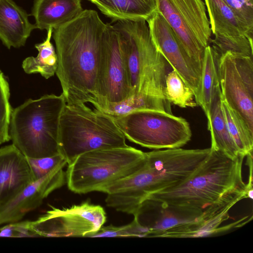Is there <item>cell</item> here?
I'll list each match as a JSON object with an SVG mask.
<instances>
[{
  "label": "cell",
  "mask_w": 253,
  "mask_h": 253,
  "mask_svg": "<svg viewBox=\"0 0 253 253\" xmlns=\"http://www.w3.org/2000/svg\"><path fill=\"white\" fill-rule=\"evenodd\" d=\"M26 11L12 0H0V40L8 49L24 46L33 30Z\"/></svg>",
  "instance_id": "cell-16"
},
{
  "label": "cell",
  "mask_w": 253,
  "mask_h": 253,
  "mask_svg": "<svg viewBox=\"0 0 253 253\" xmlns=\"http://www.w3.org/2000/svg\"><path fill=\"white\" fill-rule=\"evenodd\" d=\"M47 31L45 40L35 45L38 50V55L27 57L22 64L26 73H39L45 79L50 78L55 74L58 64L57 54L50 42L53 29L50 28Z\"/></svg>",
  "instance_id": "cell-24"
},
{
  "label": "cell",
  "mask_w": 253,
  "mask_h": 253,
  "mask_svg": "<svg viewBox=\"0 0 253 253\" xmlns=\"http://www.w3.org/2000/svg\"><path fill=\"white\" fill-rule=\"evenodd\" d=\"M31 221H17L13 223L14 237H38L31 226Z\"/></svg>",
  "instance_id": "cell-32"
},
{
  "label": "cell",
  "mask_w": 253,
  "mask_h": 253,
  "mask_svg": "<svg viewBox=\"0 0 253 253\" xmlns=\"http://www.w3.org/2000/svg\"><path fill=\"white\" fill-rule=\"evenodd\" d=\"M50 209L31 221V226L38 237H89L97 232L106 221L102 207L89 200L68 208Z\"/></svg>",
  "instance_id": "cell-9"
},
{
  "label": "cell",
  "mask_w": 253,
  "mask_h": 253,
  "mask_svg": "<svg viewBox=\"0 0 253 253\" xmlns=\"http://www.w3.org/2000/svg\"><path fill=\"white\" fill-rule=\"evenodd\" d=\"M230 210L227 208L212 213L203 212L200 219L169 229L162 233L160 237H201L225 231L228 228L219 227V226L229 218Z\"/></svg>",
  "instance_id": "cell-22"
},
{
  "label": "cell",
  "mask_w": 253,
  "mask_h": 253,
  "mask_svg": "<svg viewBox=\"0 0 253 253\" xmlns=\"http://www.w3.org/2000/svg\"><path fill=\"white\" fill-rule=\"evenodd\" d=\"M239 20L253 31V0H224Z\"/></svg>",
  "instance_id": "cell-31"
},
{
  "label": "cell",
  "mask_w": 253,
  "mask_h": 253,
  "mask_svg": "<svg viewBox=\"0 0 253 253\" xmlns=\"http://www.w3.org/2000/svg\"><path fill=\"white\" fill-rule=\"evenodd\" d=\"M35 181L27 158L13 144L0 148V208Z\"/></svg>",
  "instance_id": "cell-15"
},
{
  "label": "cell",
  "mask_w": 253,
  "mask_h": 253,
  "mask_svg": "<svg viewBox=\"0 0 253 253\" xmlns=\"http://www.w3.org/2000/svg\"><path fill=\"white\" fill-rule=\"evenodd\" d=\"M253 57L219 55L217 69L221 98L253 132Z\"/></svg>",
  "instance_id": "cell-10"
},
{
  "label": "cell",
  "mask_w": 253,
  "mask_h": 253,
  "mask_svg": "<svg viewBox=\"0 0 253 253\" xmlns=\"http://www.w3.org/2000/svg\"><path fill=\"white\" fill-rule=\"evenodd\" d=\"M145 163V152L128 145L87 152L67 164V187L79 194L105 193L111 185L136 172Z\"/></svg>",
  "instance_id": "cell-6"
},
{
  "label": "cell",
  "mask_w": 253,
  "mask_h": 253,
  "mask_svg": "<svg viewBox=\"0 0 253 253\" xmlns=\"http://www.w3.org/2000/svg\"><path fill=\"white\" fill-rule=\"evenodd\" d=\"M27 159L35 180L44 176L56 166L66 161L60 154L42 158Z\"/></svg>",
  "instance_id": "cell-30"
},
{
  "label": "cell",
  "mask_w": 253,
  "mask_h": 253,
  "mask_svg": "<svg viewBox=\"0 0 253 253\" xmlns=\"http://www.w3.org/2000/svg\"><path fill=\"white\" fill-rule=\"evenodd\" d=\"M170 103L168 100L152 95L134 94L123 101L107 103L100 110L112 118L126 115L134 111L154 110L171 113Z\"/></svg>",
  "instance_id": "cell-23"
},
{
  "label": "cell",
  "mask_w": 253,
  "mask_h": 253,
  "mask_svg": "<svg viewBox=\"0 0 253 253\" xmlns=\"http://www.w3.org/2000/svg\"><path fill=\"white\" fill-rule=\"evenodd\" d=\"M67 165L64 161L49 173L30 183L17 195L0 208V225L20 221L29 212L37 209L51 193L66 183Z\"/></svg>",
  "instance_id": "cell-13"
},
{
  "label": "cell",
  "mask_w": 253,
  "mask_h": 253,
  "mask_svg": "<svg viewBox=\"0 0 253 253\" xmlns=\"http://www.w3.org/2000/svg\"><path fill=\"white\" fill-rule=\"evenodd\" d=\"M165 84V96L170 103L181 108L197 105L193 91L174 70L167 73Z\"/></svg>",
  "instance_id": "cell-26"
},
{
  "label": "cell",
  "mask_w": 253,
  "mask_h": 253,
  "mask_svg": "<svg viewBox=\"0 0 253 253\" xmlns=\"http://www.w3.org/2000/svg\"><path fill=\"white\" fill-rule=\"evenodd\" d=\"M83 10L81 0H35L31 15L36 28L47 31L70 21Z\"/></svg>",
  "instance_id": "cell-17"
},
{
  "label": "cell",
  "mask_w": 253,
  "mask_h": 253,
  "mask_svg": "<svg viewBox=\"0 0 253 253\" xmlns=\"http://www.w3.org/2000/svg\"><path fill=\"white\" fill-rule=\"evenodd\" d=\"M157 10L173 31L188 55L202 67L211 30L203 0H156Z\"/></svg>",
  "instance_id": "cell-8"
},
{
  "label": "cell",
  "mask_w": 253,
  "mask_h": 253,
  "mask_svg": "<svg viewBox=\"0 0 253 253\" xmlns=\"http://www.w3.org/2000/svg\"><path fill=\"white\" fill-rule=\"evenodd\" d=\"M203 212L145 199L133 215L139 225L149 231V237H160L169 229L200 219Z\"/></svg>",
  "instance_id": "cell-14"
},
{
  "label": "cell",
  "mask_w": 253,
  "mask_h": 253,
  "mask_svg": "<svg viewBox=\"0 0 253 253\" xmlns=\"http://www.w3.org/2000/svg\"><path fill=\"white\" fill-rule=\"evenodd\" d=\"M149 232L133 219L130 223L121 226H102L89 237H148Z\"/></svg>",
  "instance_id": "cell-29"
},
{
  "label": "cell",
  "mask_w": 253,
  "mask_h": 253,
  "mask_svg": "<svg viewBox=\"0 0 253 253\" xmlns=\"http://www.w3.org/2000/svg\"><path fill=\"white\" fill-rule=\"evenodd\" d=\"M210 18L211 32L227 36L248 35L253 32L237 18L224 0H204Z\"/></svg>",
  "instance_id": "cell-20"
},
{
  "label": "cell",
  "mask_w": 253,
  "mask_h": 253,
  "mask_svg": "<svg viewBox=\"0 0 253 253\" xmlns=\"http://www.w3.org/2000/svg\"><path fill=\"white\" fill-rule=\"evenodd\" d=\"M126 138L110 115L85 104H67L61 112L58 142L67 162L91 151L125 147Z\"/></svg>",
  "instance_id": "cell-4"
},
{
  "label": "cell",
  "mask_w": 253,
  "mask_h": 253,
  "mask_svg": "<svg viewBox=\"0 0 253 253\" xmlns=\"http://www.w3.org/2000/svg\"><path fill=\"white\" fill-rule=\"evenodd\" d=\"M219 54L211 46L205 49L202 63L199 92L195 99L197 105L203 110L208 118L216 92L219 88L217 60Z\"/></svg>",
  "instance_id": "cell-21"
},
{
  "label": "cell",
  "mask_w": 253,
  "mask_h": 253,
  "mask_svg": "<svg viewBox=\"0 0 253 253\" xmlns=\"http://www.w3.org/2000/svg\"><path fill=\"white\" fill-rule=\"evenodd\" d=\"M113 26L120 34L131 95L147 94L167 100L168 63L152 41L146 21L121 20Z\"/></svg>",
  "instance_id": "cell-5"
},
{
  "label": "cell",
  "mask_w": 253,
  "mask_h": 253,
  "mask_svg": "<svg viewBox=\"0 0 253 253\" xmlns=\"http://www.w3.org/2000/svg\"><path fill=\"white\" fill-rule=\"evenodd\" d=\"M245 157L232 159L211 149L203 162L186 179L145 199L204 211L212 205L248 198L247 183L242 177Z\"/></svg>",
  "instance_id": "cell-2"
},
{
  "label": "cell",
  "mask_w": 253,
  "mask_h": 253,
  "mask_svg": "<svg viewBox=\"0 0 253 253\" xmlns=\"http://www.w3.org/2000/svg\"><path fill=\"white\" fill-rule=\"evenodd\" d=\"M207 120L208 128L211 135V149L232 159L243 156L228 130L221 106L220 87L215 95Z\"/></svg>",
  "instance_id": "cell-19"
},
{
  "label": "cell",
  "mask_w": 253,
  "mask_h": 253,
  "mask_svg": "<svg viewBox=\"0 0 253 253\" xmlns=\"http://www.w3.org/2000/svg\"><path fill=\"white\" fill-rule=\"evenodd\" d=\"M98 94L101 110L107 103H118L131 95L118 31L107 23L101 60Z\"/></svg>",
  "instance_id": "cell-11"
},
{
  "label": "cell",
  "mask_w": 253,
  "mask_h": 253,
  "mask_svg": "<svg viewBox=\"0 0 253 253\" xmlns=\"http://www.w3.org/2000/svg\"><path fill=\"white\" fill-rule=\"evenodd\" d=\"M221 106L228 130L241 154L246 157L253 153V132L222 98Z\"/></svg>",
  "instance_id": "cell-25"
},
{
  "label": "cell",
  "mask_w": 253,
  "mask_h": 253,
  "mask_svg": "<svg viewBox=\"0 0 253 253\" xmlns=\"http://www.w3.org/2000/svg\"><path fill=\"white\" fill-rule=\"evenodd\" d=\"M66 104L61 94L29 99L12 109L9 135L12 144L26 157L60 154L58 137L60 116Z\"/></svg>",
  "instance_id": "cell-3"
},
{
  "label": "cell",
  "mask_w": 253,
  "mask_h": 253,
  "mask_svg": "<svg viewBox=\"0 0 253 253\" xmlns=\"http://www.w3.org/2000/svg\"><path fill=\"white\" fill-rule=\"evenodd\" d=\"M2 72L0 70V73Z\"/></svg>",
  "instance_id": "cell-34"
},
{
  "label": "cell",
  "mask_w": 253,
  "mask_h": 253,
  "mask_svg": "<svg viewBox=\"0 0 253 253\" xmlns=\"http://www.w3.org/2000/svg\"><path fill=\"white\" fill-rule=\"evenodd\" d=\"M10 89L8 81L0 73V145L10 140L9 126L12 108L9 102Z\"/></svg>",
  "instance_id": "cell-28"
},
{
  "label": "cell",
  "mask_w": 253,
  "mask_h": 253,
  "mask_svg": "<svg viewBox=\"0 0 253 253\" xmlns=\"http://www.w3.org/2000/svg\"><path fill=\"white\" fill-rule=\"evenodd\" d=\"M113 22L147 21L157 10L156 0H88Z\"/></svg>",
  "instance_id": "cell-18"
},
{
  "label": "cell",
  "mask_w": 253,
  "mask_h": 253,
  "mask_svg": "<svg viewBox=\"0 0 253 253\" xmlns=\"http://www.w3.org/2000/svg\"><path fill=\"white\" fill-rule=\"evenodd\" d=\"M146 22L157 49L192 90L195 99L199 92L202 66L188 55L160 12L156 10Z\"/></svg>",
  "instance_id": "cell-12"
},
{
  "label": "cell",
  "mask_w": 253,
  "mask_h": 253,
  "mask_svg": "<svg viewBox=\"0 0 253 253\" xmlns=\"http://www.w3.org/2000/svg\"><path fill=\"white\" fill-rule=\"evenodd\" d=\"M0 237H14L13 223H9L0 228Z\"/></svg>",
  "instance_id": "cell-33"
},
{
  "label": "cell",
  "mask_w": 253,
  "mask_h": 253,
  "mask_svg": "<svg viewBox=\"0 0 253 253\" xmlns=\"http://www.w3.org/2000/svg\"><path fill=\"white\" fill-rule=\"evenodd\" d=\"M214 35V38L211 39L210 43H212L211 47L219 55L230 52L239 56L253 57V37L221 34Z\"/></svg>",
  "instance_id": "cell-27"
},
{
  "label": "cell",
  "mask_w": 253,
  "mask_h": 253,
  "mask_svg": "<svg viewBox=\"0 0 253 253\" xmlns=\"http://www.w3.org/2000/svg\"><path fill=\"white\" fill-rule=\"evenodd\" d=\"M107 28L96 11L85 9L54 29L55 74L66 103H90L99 108L98 79Z\"/></svg>",
  "instance_id": "cell-1"
},
{
  "label": "cell",
  "mask_w": 253,
  "mask_h": 253,
  "mask_svg": "<svg viewBox=\"0 0 253 253\" xmlns=\"http://www.w3.org/2000/svg\"><path fill=\"white\" fill-rule=\"evenodd\" d=\"M113 118L126 139L149 149L181 148L192 136L185 119L165 111L140 110Z\"/></svg>",
  "instance_id": "cell-7"
}]
</instances>
